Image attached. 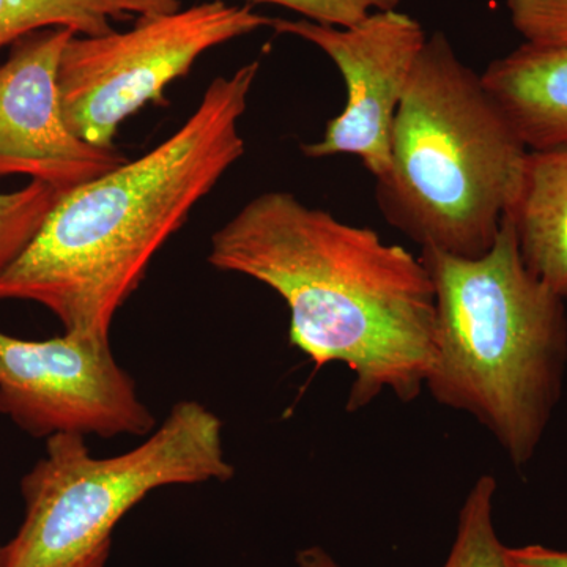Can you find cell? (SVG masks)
Segmentation results:
<instances>
[{"label":"cell","instance_id":"cell-5","mask_svg":"<svg viewBox=\"0 0 567 567\" xmlns=\"http://www.w3.org/2000/svg\"><path fill=\"white\" fill-rule=\"evenodd\" d=\"M234 475L221 420L197 401L177 402L118 456H93L84 435H52L21 480L24 520L3 546L2 567H104L118 522L153 491Z\"/></svg>","mask_w":567,"mask_h":567},{"label":"cell","instance_id":"cell-19","mask_svg":"<svg viewBox=\"0 0 567 567\" xmlns=\"http://www.w3.org/2000/svg\"><path fill=\"white\" fill-rule=\"evenodd\" d=\"M2 563H3V546L0 547V567H2Z\"/></svg>","mask_w":567,"mask_h":567},{"label":"cell","instance_id":"cell-8","mask_svg":"<svg viewBox=\"0 0 567 567\" xmlns=\"http://www.w3.org/2000/svg\"><path fill=\"white\" fill-rule=\"evenodd\" d=\"M278 33L315 44L333 61L346 81L344 111L327 123L322 140L301 147L309 158L354 155L375 181L391 164L395 112L423 50V25L402 11H374L352 28L309 20H274Z\"/></svg>","mask_w":567,"mask_h":567},{"label":"cell","instance_id":"cell-7","mask_svg":"<svg viewBox=\"0 0 567 567\" xmlns=\"http://www.w3.org/2000/svg\"><path fill=\"white\" fill-rule=\"evenodd\" d=\"M0 413L35 439L144 436L156 425L111 342L73 333L29 341L0 331Z\"/></svg>","mask_w":567,"mask_h":567},{"label":"cell","instance_id":"cell-12","mask_svg":"<svg viewBox=\"0 0 567 567\" xmlns=\"http://www.w3.org/2000/svg\"><path fill=\"white\" fill-rule=\"evenodd\" d=\"M181 9V0H0V52L44 31L71 29L76 35H103L112 22Z\"/></svg>","mask_w":567,"mask_h":567},{"label":"cell","instance_id":"cell-6","mask_svg":"<svg viewBox=\"0 0 567 567\" xmlns=\"http://www.w3.org/2000/svg\"><path fill=\"white\" fill-rule=\"evenodd\" d=\"M274 18L224 0L137 18L125 32L76 35L59 65L63 117L71 132L96 147H115L118 126L186 76L205 52L271 28Z\"/></svg>","mask_w":567,"mask_h":567},{"label":"cell","instance_id":"cell-2","mask_svg":"<svg viewBox=\"0 0 567 567\" xmlns=\"http://www.w3.org/2000/svg\"><path fill=\"white\" fill-rule=\"evenodd\" d=\"M259 71L254 61L216 78L173 136L62 193L0 276V300L32 301L58 317L63 333L110 341L153 257L245 155L240 121Z\"/></svg>","mask_w":567,"mask_h":567},{"label":"cell","instance_id":"cell-9","mask_svg":"<svg viewBox=\"0 0 567 567\" xmlns=\"http://www.w3.org/2000/svg\"><path fill=\"white\" fill-rule=\"evenodd\" d=\"M73 35L31 33L0 65V178L28 175L66 193L128 162L117 147L82 141L63 117L59 65Z\"/></svg>","mask_w":567,"mask_h":567},{"label":"cell","instance_id":"cell-4","mask_svg":"<svg viewBox=\"0 0 567 567\" xmlns=\"http://www.w3.org/2000/svg\"><path fill=\"white\" fill-rule=\"evenodd\" d=\"M527 153L481 74L432 33L395 112L377 205L421 249L475 259L498 237Z\"/></svg>","mask_w":567,"mask_h":567},{"label":"cell","instance_id":"cell-15","mask_svg":"<svg viewBox=\"0 0 567 567\" xmlns=\"http://www.w3.org/2000/svg\"><path fill=\"white\" fill-rule=\"evenodd\" d=\"M514 29L532 44H567V0H506Z\"/></svg>","mask_w":567,"mask_h":567},{"label":"cell","instance_id":"cell-11","mask_svg":"<svg viewBox=\"0 0 567 567\" xmlns=\"http://www.w3.org/2000/svg\"><path fill=\"white\" fill-rule=\"evenodd\" d=\"M505 218L528 270L567 300V148L527 153Z\"/></svg>","mask_w":567,"mask_h":567},{"label":"cell","instance_id":"cell-16","mask_svg":"<svg viewBox=\"0 0 567 567\" xmlns=\"http://www.w3.org/2000/svg\"><path fill=\"white\" fill-rule=\"evenodd\" d=\"M274 3L303 14L305 20L336 28H352L374 11L395 10L402 0H252Z\"/></svg>","mask_w":567,"mask_h":567},{"label":"cell","instance_id":"cell-10","mask_svg":"<svg viewBox=\"0 0 567 567\" xmlns=\"http://www.w3.org/2000/svg\"><path fill=\"white\" fill-rule=\"evenodd\" d=\"M481 80L528 152L567 148V44L524 43Z\"/></svg>","mask_w":567,"mask_h":567},{"label":"cell","instance_id":"cell-1","mask_svg":"<svg viewBox=\"0 0 567 567\" xmlns=\"http://www.w3.org/2000/svg\"><path fill=\"white\" fill-rule=\"evenodd\" d=\"M208 262L275 290L289 308L290 344L317 368L353 372L347 412L385 391L404 404L420 398L436 341L434 282L420 257L268 192L213 234Z\"/></svg>","mask_w":567,"mask_h":567},{"label":"cell","instance_id":"cell-13","mask_svg":"<svg viewBox=\"0 0 567 567\" xmlns=\"http://www.w3.org/2000/svg\"><path fill=\"white\" fill-rule=\"evenodd\" d=\"M495 494L494 476L476 481L458 514L456 539L443 567H511L506 546L496 535Z\"/></svg>","mask_w":567,"mask_h":567},{"label":"cell","instance_id":"cell-18","mask_svg":"<svg viewBox=\"0 0 567 567\" xmlns=\"http://www.w3.org/2000/svg\"><path fill=\"white\" fill-rule=\"evenodd\" d=\"M298 567H342L322 547L312 546L303 548L297 554Z\"/></svg>","mask_w":567,"mask_h":567},{"label":"cell","instance_id":"cell-14","mask_svg":"<svg viewBox=\"0 0 567 567\" xmlns=\"http://www.w3.org/2000/svg\"><path fill=\"white\" fill-rule=\"evenodd\" d=\"M61 194L37 181L20 192L0 194V276L32 244Z\"/></svg>","mask_w":567,"mask_h":567},{"label":"cell","instance_id":"cell-3","mask_svg":"<svg viewBox=\"0 0 567 567\" xmlns=\"http://www.w3.org/2000/svg\"><path fill=\"white\" fill-rule=\"evenodd\" d=\"M420 259L434 282L436 308L424 388L440 405L475 417L524 468L561 398L566 300L528 270L506 218L483 256L425 248Z\"/></svg>","mask_w":567,"mask_h":567},{"label":"cell","instance_id":"cell-17","mask_svg":"<svg viewBox=\"0 0 567 567\" xmlns=\"http://www.w3.org/2000/svg\"><path fill=\"white\" fill-rule=\"evenodd\" d=\"M511 567H567V551L537 546L506 547Z\"/></svg>","mask_w":567,"mask_h":567}]
</instances>
